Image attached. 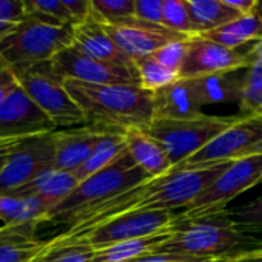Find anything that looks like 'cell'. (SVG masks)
<instances>
[{
  "label": "cell",
  "instance_id": "obj_1",
  "mask_svg": "<svg viewBox=\"0 0 262 262\" xmlns=\"http://www.w3.org/2000/svg\"><path fill=\"white\" fill-rule=\"evenodd\" d=\"M229 164L232 163L195 169L172 167L160 177L147 178L112 198L77 212L63 224L64 229L58 235L46 241V246L72 244L95 227L123 215L186 209Z\"/></svg>",
  "mask_w": 262,
  "mask_h": 262
},
{
  "label": "cell",
  "instance_id": "obj_2",
  "mask_svg": "<svg viewBox=\"0 0 262 262\" xmlns=\"http://www.w3.org/2000/svg\"><path fill=\"white\" fill-rule=\"evenodd\" d=\"M63 86L84 115L86 124L100 130L146 129L154 121L152 92L140 86L91 84L64 78Z\"/></svg>",
  "mask_w": 262,
  "mask_h": 262
},
{
  "label": "cell",
  "instance_id": "obj_3",
  "mask_svg": "<svg viewBox=\"0 0 262 262\" xmlns=\"http://www.w3.org/2000/svg\"><path fill=\"white\" fill-rule=\"evenodd\" d=\"M262 249V241L244 233L226 210L186 218L178 215L170 236L157 253L190 255L198 258H220L246 250Z\"/></svg>",
  "mask_w": 262,
  "mask_h": 262
},
{
  "label": "cell",
  "instance_id": "obj_4",
  "mask_svg": "<svg viewBox=\"0 0 262 262\" xmlns=\"http://www.w3.org/2000/svg\"><path fill=\"white\" fill-rule=\"evenodd\" d=\"M71 43V26H55L26 14L17 26L0 37V58L14 75H18L51 61Z\"/></svg>",
  "mask_w": 262,
  "mask_h": 262
},
{
  "label": "cell",
  "instance_id": "obj_5",
  "mask_svg": "<svg viewBox=\"0 0 262 262\" xmlns=\"http://www.w3.org/2000/svg\"><path fill=\"white\" fill-rule=\"evenodd\" d=\"M147 178L149 177L134 163L129 154L124 152L106 169L78 183L77 187L45 216L41 224L63 226L77 212L112 198Z\"/></svg>",
  "mask_w": 262,
  "mask_h": 262
},
{
  "label": "cell",
  "instance_id": "obj_6",
  "mask_svg": "<svg viewBox=\"0 0 262 262\" xmlns=\"http://www.w3.org/2000/svg\"><path fill=\"white\" fill-rule=\"evenodd\" d=\"M236 118L203 114L193 120H154L144 130L161 144L175 167L201 150Z\"/></svg>",
  "mask_w": 262,
  "mask_h": 262
},
{
  "label": "cell",
  "instance_id": "obj_7",
  "mask_svg": "<svg viewBox=\"0 0 262 262\" xmlns=\"http://www.w3.org/2000/svg\"><path fill=\"white\" fill-rule=\"evenodd\" d=\"M256 155H262V115H241L201 150L175 167H207Z\"/></svg>",
  "mask_w": 262,
  "mask_h": 262
},
{
  "label": "cell",
  "instance_id": "obj_8",
  "mask_svg": "<svg viewBox=\"0 0 262 262\" xmlns=\"http://www.w3.org/2000/svg\"><path fill=\"white\" fill-rule=\"evenodd\" d=\"M15 77L18 86L51 120L55 129H69L86 124L83 112L66 92L63 80L52 72L49 61L37 64Z\"/></svg>",
  "mask_w": 262,
  "mask_h": 262
},
{
  "label": "cell",
  "instance_id": "obj_9",
  "mask_svg": "<svg viewBox=\"0 0 262 262\" xmlns=\"http://www.w3.org/2000/svg\"><path fill=\"white\" fill-rule=\"evenodd\" d=\"M262 181V155L229 164L196 198L181 212L186 218L204 216L227 209L229 203Z\"/></svg>",
  "mask_w": 262,
  "mask_h": 262
},
{
  "label": "cell",
  "instance_id": "obj_10",
  "mask_svg": "<svg viewBox=\"0 0 262 262\" xmlns=\"http://www.w3.org/2000/svg\"><path fill=\"white\" fill-rule=\"evenodd\" d=\"M52 72L60 78H72L91 84H126L140 86L135 64L123 66L94 60L81 54L72 45L63 48L51 61Z\"/></svg>",
  "mask_w": 262,
  "mask_h": 262
},
{
  "label": "cell",
  "instance_id": "obj_11",
  "mask_svg": "<svg viewBox=\"0 0 262 262\" xmlns=\"http://www.w3.org/2000/svg\"><path fill=\"white\" fill-rule=\"evenodd\" d=\"M54 169L52 132L32 135L18 143L0 172V193H9Z\"/></svg>",
  "mask_w": 262,
  "mask_h": 262
},
{
  "label": "cell",
  "instance_id": "obj_12",
  "mask_svg": "<svg viewBox=\"0 0 262 262\" xmlns=\"http://www.w3.org/2000/svg\"><path fill=\"white\" fill-rule=\"evenodd\" d=\"M178 215L180 213L169 212V210L123 215L120 218L111 220L95 227L94 230L88 232L75 243H86L92 249H100L123 241L150 236L158 232L170 229L175 224Z\"/></svg>",
  "mask_w": 262,
  "mask_h": 262
},
{
  "label": "cell",
  "instance_id": "obj_13",
  "mask_svg": "<svg viewBox=\"0 0 262 262\" xmlns=\"http://www.w3.org/2000/svg\"><path fill=\"white\" fill-rule=\"evenodd\" d=\"M104 28L120 51L132 61L152 55L170 41L187 37L169 31L164 26L141 21L135 17L118 23H104Z\"/></svg>",
  "mask_w": 262,
  "mask_h": 262
},
{
  "label": "cell",
  "instance_id": "obj_14",
  "mask_svg": "<svg viewBox=\"0 0 262 262\" xmlns=\"http://www.w3.org/2000/svg\"><path fill=\"white\" fill-rule=\"evenodd\" d=\"M249 66L250 60L246 52L221 46L201 35H192L189 38L187 55L180 71V78H198Z\"/></svg>",
  "mask_w": 262,
  "mask_h": 262
},
{
  "label": "cell",
  "instance_id": "obj_15",
  "mask_svg": "<svg viewBox=\"0 0 262 262\" xmlns=\"http://www.w3.org/2000/svg\"><path fill=\"white\" fill-rule=\"evenodd\" d=\"M55 126L17 86L0 104V138L32 137L54 132Z\"/></svg>",
  "mask_w": 262,
  "mask_h": 262
},
{
  "label": "cell",
  "instance_id": "obj_16",
  "mask_svg": "<svg viewBox=\"0 0 262 262\" xmlns=\"http://www.w3.org/2000/svg\"><path fill=\"white\" fill-rule=\"evenodd\" d=\"M94 8V6H92ZM71 40L72 46L77 48L81 54L114 64L132 66L135 64L129 57H126L115 41L109 37L104 23L94 11L92 15L80 23H74L71 26Z\"/></svg>",
  "mask_w": 262,
  "mask_h": 262
},
{
  "label": "cell",
  "instance_id": "obj_17",
  "mask_svg": "<svg viewBox=\"0 0 262 262\" xmlns=\"http://www.w3.org/2000/svg\"><path fill=\"white\" fill-rule=\"evenodd\" d=\"M109 130L83 124L69 129H55L54 140V169L74 173L91 155L100 137Z\"/></svg>",
  "mask_w": 262,
  "mask_h": 262
},
{
  "label": "cell",
  "instance_id": "obj_18",
  "mask_svg": "<svg viewBox=\"0 0 262 262\" xmlns=\"http://www.w3.org/2000/svg\"><path fill=\"white\" fill-rule=\"evenodd\" d=\"M154 120H193L203 115V104L190 78L152 92Z\"/></svg>",
  "mask_w": 262,
  "mask_h": 262
},
{
  "label": "cell",
  "instance_id": "obj_19",
  "mask_svg": "<svg viewBox=\"0 0 262 262\" xmlns=\"http://www.w3.org/2000/svg\"><path fill=\"white\" fill-rule=\"evenodd\" d=\"M40 224H12L0 227V262H32L46 247L37 236Z\"/></svg>",
  "mask_w": 262,
  "mask_h": 262
},
{
  "label": "cell",
  "instance_id": "obj_20",
  "mask_svg": "<svg viewBox=\"0 0 262 262\" xmlns=\"http://www.w3.org/2000/svg\"><path fill=\"white\" fill-rule=\"evenodd\" d=\"M123 135L126 152L149 178L160 177L172 169V163L161 144L144 129H127Z\"/></svg>",
  "mask_w": 262,
  "mask_h": 262
},
{
  "label": "cell",
  "instance_id": "obj_21",
  "mask_svg": "<svg viewBox=\"0 0 262 262\" xmlns=\"http://www.w3.org/2000/svg\"><path fill=\"white\" fill-rule=\"evenodd\" d=\"M77 184L78 181L74 173L51 169L9 193L21 198H35L45 203L51 212L77 187Z\"/></svg>",
  "mask_w": 262,
  "mask_h": 262
},
{
  "label": "cell",
  "instance_id": "obj_22",
  "mask_svg": "<svg viewBox=\"0 0 262 262\" xmlns=\"http://www.w3.org/2000/svg\"><path fill=\"white\" fill-rule=\"evenodd\" d=\"M193 81L195 92L203 107L207 104L221 103H238L241 101L244 74L238 71L218 72L212 75H204L198 78H190Z\"/></svg>",
  "mask_w": 262,
  "mask_h": 262
},
{
  "label": "cell",
  "instance_id": "obj_23",
  "mask_svg": "<svg viewBox=\"0 0 262 262\" xmlns=\"http://www.w3.org/2000/svg\"><path fill=\"white\" fill-rule=\"evenodd\" d=\"M170 229L158 232L150 236L123 241L100 249H94L92 262H129L152 253H157L160 246L170 236Z\"/></svg>",
  "mask_w": 262,
  "mask_h": 262
},
{
  "label": "cell",
  "instance_id": "obj_24",
  "mask_svg": "<svg viewBox=\"0 0 262 262\" xmlns=\"http://www.w3.org/2000/svg\"><path fill=\"white\" fill-rule=\"evenodd\" d=\"M210 41H215L221 46L238 49L249 41H261L262 40V17L258 14H250L239 17L221 28L198 34Z\"/></svg>",
  "mask_w": 262,
  "mask_h": 262
},
{
  "label": "cell",
  "instance_id": "obj_25",
  "mask_svg": "<svg viewBox=\"0 0 262 262\" xmlns=\"http://www.w3.org/2000/svg\"><path fill=\"white\" fill-rule=\"evenodd\" d=\"M124 152H126V144H124L123 132H104L100 137L95 147L92 149L88 160L74 172V177L77 178L78 183H81L86 178L106 169Z\"/></svg>",
  "mask_w": 262,
  "mask_h": 262
},
{
  "label": "cell",
  "instance_id": "obj_26",
  "mask_svg": "<svg viewBox=\"0 0 262 262\" xmlns=\"http://www.w3.org/2000/svg\"><path fill=\"white\" fill-rule=\"evenodd\" d=\"M195 28V35L221 28L241 15L230 9L224 0H186Z\"/></svg>",
  "mask_w": 262,
  "mask_h": 262
},
{
  "label": "cell",
  "instance_id": "obj_27",
  "mask_svg": "<svg viewBox=\"0 0 262 262\" xmlns=\"http://www.w3.org/2000/svg\"><path fill=\"white\" fill-rule=\"evenodd\" d=\"M49 207L35 198H21L11 193H0V221L3 226L38 223L41 226Z\"/></svg>",
  "mask_w": 262,
  "mask_h": 262
},
{
  "label": "cell",
  "instance_id": "obj_28",
  "mask_svg": "<svg viewBox=\"0 0 262 262\" xmlns=\"http://www.w3.org/2000/svg\"><path fill=\"white\" fill-rule=\"evenodd\" d=\"M135 63V69L138 74L140 88L149 92L160 91L166 86H170L177 80H180V74L173 72L163 64H160L152 55L140 58Z\"/></svg>",
  "mask_w": 262,
  "mask_h": 262
},
{
  "label": "cell",
  "instance_id": "obj_29",
  "mask_svg": "<svg viewBox=\"0 0 262 262\" xmlns=\"http://www.w3.org/2000/svg\"><path fill=\"white\" fill-rule=\"evenodd\" d=\"M239 107L244 115H262V63L247 68Z\"/></svg>",
  "mask_w": 262,
  "mask_h": 262
},
{
  "label": "cell",
  "instance_id": "obj_30",
  "mask_svg": "<svg viewBox=\"0 0 262 262\" xmlns=\"http://www.w3.org/2000/svg\"><path fill=\"white\" fill-rule=\"evenodd\" d=\"M226 212L244 233L262 241V195L244 206L227 207Z\"/></svg>",
  "mask_w": 262,
  "mask_h": 262
},
{
  "label": "cell",
  "instance_id": "obj_31",
  "mask_svg": "<svg viewBox=\"0 0 262 262\" xmlns=\"http://www.w3.org/2000/svg\"><path fill=\"white\" fill-rule=\"evenodd\" d=\"M94 249L86 243L46 246L32 262H92Z\"/></svg>",
  "mask_w": 262,
  "mask_h": 262
},
{
  "label": "cell",
  "instance_id": "obj_32",
  "mask_svg": "<svg viewBox=\"0 0 262 262\" xmlns=\"http://www.w3.org/2000/svg\"><path fill=\"white\" fill-rule=\"evenodd\" d=\"M163 26L181 35H195L186 0H163Z\"/></svg>",
  "mask_w": 262,
  "mask_h": 262
},
{
  "label": "cell",
  "instance_id": "obj_33",
  "mask_svg": "<svg viewBox=\"0 0 262 262\" xmlns=\"http://www.w3.org/2000/svg\"><path fill=\"white\" fill-rule=\"evenodd\" d=\"M135 0H92L94 11L103 23H118L134 17Z\"/></svg>",
  "mask_w": 262,
  "mask_h": 262
},
{
  "label": "cell",
  "instance_id": "obj_34",
  "mask_svg": "<svg viewBox=\"0 0 262 262\" xmlns=\"http://www.w3.org/2000/svg\"><path fill=\"white\" fill-rule=\"evenodd\" d=\"M189 38L190 37H186V38H181V40H175V41H170L167 45H164L163 48H160L158 51H155L152 54V57L160 63L163 64L164 68L173 71V72H178L181 71L183 68V63L186 60V55H187V46H189Z\"/></svg>",
  "mask_w": 262,
  "mask_h": 262
},
{
  "label": "cell",
  "instance_id": "obj_35",
  "mask_svg": "<svg viewBox=\"0 0 262 262\" xmlns=\"http://www.w3.org/2000/svg\"><path fill=\"white\" fill-rule=\"evenodd\" d=\"M26 17L23 0H0V37Z\"/></svg>",
  "mask_w": 262,
  "mask_h": 262
},
{
  "label": "cell",
  "instance_id": "obj_36",
  "mask_svg": "<svg viewBox=\"0 0 262 262\" xmlns=\"http://www.w3.org/2000/svg\"><path fill=\"white\" fill-rule=\"evenodd\" d=\"M134 17L150 25L163 26V0H135Z\"/></svg>",
  "mask_w": 262,
  "mask_h": 262
},
{
  "label": "cell",
  "instance_id": "obj_37",
  "mask_svg": "<svg viewBox=\"0 0 262 262\" xmlns=\"http://www.w3.org/2000/svg\"><path fill=\"white\" fill-rule=\"evenodd\" d=\"M61 2L72 18V23H80L89 18L94 12L92 0H61Z\"/></svg>",
  "mask_w": 262,
  "mask_h": 262
},
{
  "label": "cell",
  "instance_id": "obj_38",
  "mask_svg": "<svg viewBox=\"0 0 262 262\" xmlns=\"http://www.w3.org/2000/svg\"><path fill=\"white\" fill-rule=\"evenodd\" d=\"M212 259V258H210ZM209 261V258H198L190 255H177V253H152L138 259L129 262H204Z\"/></svg>",
  "mask_w": 262,
  "mask_h": 262
},
{
  "label": "cell",
  "instance_id": "obj_39",
  "mask_svg": "<svg viewBox=\"0 0 262 262\" xmlns=\"http://www.w3.org/2000/svg\"><path fill=\"white\" fill-rule=\"evenodd\" d=\"M224 3L230 9L238 12L241 17H244V15L255 14V8H256L258 0H224Z\"/></svg>",
  "mask_w": 262,
  "mask_h": 262
},
{
  "label": "cell",
  "instance_id": "obj_40",
  "mask_svg": "<svg viewBox=\"0 0 262 262\" xmlns=\"http://www.w3.org/2000/svg\"><path fill=\"white\" fill-rule=\"evenodd\" d=\"M246 54H247V57L250 60V64H253V63H262V40L261 41L253 43V46Z\"/></svg>",
  "mask_w": 262,
  "mask_h": 262
},
{
  "label": "cell",
  "instance_id": "obj_41",
  "mask_svg": "<svg viewBox=\"0 0 262 262\" xmlns=\"http://www.w3.org/2000/svg\"><path fill=\"white\" fill-rule=\"evenodd\" d=\"M15 80H17V77L14 75V72L0 58V84L11 83V81H15Z\"/></svg>",
  "mask_w": 262,
  "mask_h": 262
},
{
  "label": "cell",
  "instance_id": "obj_42",
  "mask_svg": "<svg viewBox=\"0 0 262 262\" xmlns=\"http://www.w3.org/2000/svg\"><path fill=\"white\" fill-rule=\"evenodd\" d=\"M244 253H246V252H238V253H235L233 259L230 262H262L259 261V259H249V258H246Z\"/></svg>",
  "mask_w": 262,
  "mask_h": 262
},
{
  "label": "cell",
  "instance_id": "obj_43",
  "mask_svg": "<svg viewBox=\"0 0 262 262\" xmlns=\"http://www.w3.org/2000/svg\"><path fill=\"white\" fill-rule=\"evenodd\" d=\"M233 256H235V253H233V255H227V256L212 258V259H209V261H204V262H230L232 259H233Z\"/></svg>",
  "mask_w": 262,
  "mask_h": 262
},
{
  "label": "cell",
  "instance_id": "obj_44",
  "mask_svg": "<svg viewBox=\"0 0 262 262\" xmlns=\"http://www.w3.org/2000/svg\"><path fill=\"white\" fill-rule=\"evenodd\" d=\"M244 255H246V258H249V259H259V261H262V256L256 255L255 250H246Z\"/></svg>",
  "mask_w": 262,
  "mask_h": 262
},
{
  "label": "cell",
  "instance_id": "obj_45",
  "mask_svg": "<svg viewBox=\"0 0 262 262\" xmlns=\"http://www.w3.org/2000/svg\"><path fill=\"white\" fill-rule=\"evenodd\" d=\"M9 155H11V154H3V155H0V172H2V169L5 167V164H6Z\"/></svg>",
  "mask_w": 262,
  "mask_h": 262
},
{
  "label": "cell",
  "instance_id": "obj_46",
  "mask_svg": "<svg viewBox=\"0 0 262 262\" xmlns=\"http://www.w3.org/2000/svg\"><path fill=\"white\" fill-rule=\"evenodd\" d=\"M255 14H258L259 17H262V0H258L256 8H255Z\"/></svg>",
  "mask_w": 262,
  "mask_h": 262
},
{
  "label": "cell",
  "instance_id": "obj_47",
  "mask_svg": "<svg viewBox=\"0 0 262 262\" xmlns=\"http://www.w3.org/2000/svg\"><path fill=\"white\" fill-rule=\"evenodd\" d=\"M255 253H256V255H259V256H262V249H256V250H255Z\"/></svg>",
  "mask_w": 262,
  "mask_h": 262
}]
</instances>
